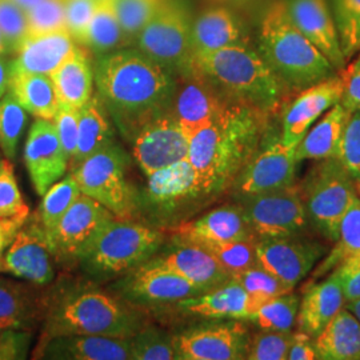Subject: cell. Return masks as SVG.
<instances>
[{
  "mask_svg": "<svg viewBox=\"0 0 360 360\" xmlns=\"http://www.w3.org/2000/svg\"><path fill=\"white\" fill-rule=\"evenodd\" d=\"M94 80L107 111L127 139L151 119L169 111L172 74L138 49L99 55Z\"/></svg>",
  "mask_w": 360,
  "mask_h": 360,
  "instance_id": "cell-1",
  "label": "cell"
},
{
  "mask_svg": "<svg viewBox=\"0 0 360 360\" xmlns=\"http://www.w3.org/2000/svg\"><path fill=\"white\" fill-rule=\"evenodd\" d=\"M269 115L227 103L206 126L190 135L188 160L202 195L229 188L260 148Z\"/></svg>",
  "mask_w": 360,
  "mask_h": 360,
  "instance_id": "cell-2",
  "label": "cell"
},
{
  "mask_svg": "<svg viewBox=\"0 0 360 360\" xmlns=\"http://www.w3.org/2000/svg\"><path fill=\"white\" fill-rule=\"evenodd\" d=\"M191 65L227 102L266 115L279 111L292 95L252 44L196 55Z\"/></svg>",
  "mask_w": 360,
  "mask_h": 360,
  "instance_id": "cell-3",
  "label": "cell"
},
{
  "mask_svg": "<svg viewBox=\"0 0 360 360\" xmlns=\"http://www.w3.org/2000/svg\"><path fill=\"white\" fill-rule=\"evenodd\" d=\"M257 50L294 95L338 74L334 65L292 23L283 0L272 1L263 13Z\"/></svg>",
  "mask_w": 360,
  "mask_h": 360,
  "instance_id": "cell-4",
  "label": "cell"
},
{
  "mask_svg": "<svg viewBox=\"0 0 360 360\" xmlns=\"http://www.w3.org/2000/svg\"><path fill=\"white\" fill-rule=\"evenodd\" d=\"M49 327L50 336L79 334L132 338L142 328V323L134 309L112 296L87 291L68 299L56 309Z\"/></svg>",
  "mask_w": 360,
  "mask_h": 360,
  "instance_id": "cell-5",
  "label": "cell"
},
{
  "mask_svg": "<svg viewBox=\"0 0 360 360\" xmlns=\"http://www.w3.org/2000/svg\"><path fill=\"white\" fill-rule=\"evenodd\" d=\"M300 195L309 221L330 242H336L339 224L355 198V179L336 158L321 159L304 180Z\"/></svg>",
  "mask_w": 360,
  "mask_h": 360,
  "instance_id": "cell-6",
  "label": "cell"
},
{
  "mask_svg": "<svg viewBox=\"0 0 360 360\" xmlns=\"http://www.w3.org/2000/svg\"><path fill=\"white\" fill-rule=\"evenodd\" d=\"M160 232L129 220H111L80 259L96 274L115 275L144 264L162 245Z\"/></svg>",
  "mask_w": 360,
  "mask_h": 360,
  "instance_id": "cell-7",
  "label": "cell"
},
{
  "mask_svg": "<svg viewBox=\"0 0 360 360\" xmlns=\"http://www.w3.org/2000/svg\"><path fill=\"white\" fill-rule=\"evenodd\" d=\"M193 23L184 0H162L135 39L136 47L175 77L191 67Z\"/></svg>",
  "mask_w": 360,
  "mask_h": 360,
  "instance_id": "cell-8",
  "label": "cell"
},
{
  "mask_svg": "<svg viewBox=\"0 0 360 360\" xmlns=\"http://www.w3.org/2000/svg\"><path fill=\"white\" fill-rule=\"evenodd\" d=\"M129 156L116 146L84 159L72 169L80 193L110 210L116 218L129 220L136 210V195L127 179Z\"/></svg>",
  "mask_w": 360,
  "mask_h": 360,
  "instance_id": "cell-9",
  "label": "cell"
},
{
  "mask_svg": "<svg viewBox=\"0 0 360 360\" xmlns=\"http://www.w3.org/2000/svg\"><path fill=\"white\" fill-rule=\"evenodd\" d=\"M240 207L257 239L297 236L309 224L300 190L295 184L240 196Z\"/></svg>",
  "mask_w": 360,
  "mask_h": 360,
  "instance_id": "cell-10",
  "label": "cell"
},
{
  "mask_svg": "<svg viewBox=\"0 0 360 360\" xmlns=\"http://www.w3.org/2000/svg\"><path fill=\"white\" fill-rule=\"evenodd\" d=\"M52 248L39 212L30 215L0 260V271L31 283H50L55 275Z\"/></svg>",
  "mask_w": 360,
  "mask_h": 360,
  "instance_id": "cell-11",
  "label": "cell"
},
{
  "mask_svg": "<svg viewBox=\"0 0 360 360\" xmlns=\"http://www.w3.org/2000/svg\"><path fill=\"white\" fill-rule=\"evenodd\" d=\"M131 141L135 160L147 176L188 158L190 138L169 111L147 122Z\"/></svg>",
  "mask_w": 360,
  "mask_h": 360,
  "instance_id": "cell-12",
  "label": "cell"
},
{
  "mask_svg": "<svg viewBox=\"0 0 360 360\" xmlns=\"http://www.w3.org/2000/svg\"><path fill=\"white\" fill-rule=\"evenodd\" d=\"M115 215L90 196L80 193L74 205L47 232L55 257H79Z\"/></svg>",
  "mask_w": 360,
  "mask_h": 360,
  "instance_id": "cell-13",
  "label": "cell"
},
{
  "mask_svg": "<svg viewBox=\"0 0 360 360\" xmlns=\"http://www.w3.org/2000/svg\"><path fill=\"white\" fill-rule=\"evenodd\" d=\"M227 103L230 102L193 65L174 77L169 112L175 116L188 138L211 122Z\"/></svg>",
  "mask_w": 360,
  "mask_h": 360,
  "instance_id": "cell-14",
  "label": "cell"
},
{
  "mask_svg": "<svg viewBox=\"0 0 360 360\" xmlns=\"http://www.w3.org/2000/svg\"><path fill=\"white\" fill-rule=\"evenodd\" d=\"M250 335L238 322L210 324L196 327L175 336L179 359L240 360L247 359Z\"/></svg>",
  "mask_w": 360,
  "mask_h": 360,
  "instance_id": "cell-15",
  "label": "cell"
},
{
  "mask_svg": "<svg viewBox=\"0 0 360 360\" xmlns=\"http://www.w3.org/2000/svg\"><path fill=\"white\" fill-rule=\"evenodd\" d=\"M343 87V77L338 72L295 94V98L285 105L282 116L281 141L284 146L296 148L315 122L340 102Z\"/></svg>",
  "mask_w": 360,
  "mask_h": 360,
  "instance_id": "cell-16",
  "label": "cell"
},
{
  "mask_svg": "<svg viewBox=\"0 0 360 360\" xmlns=\"http://www.w3.org/2000/svg\"><path fill=\"white\" fill-rule=\"evenodd\" d=\"M296 165L295 148L284 146L279 138L257 150L232 186L239 196L290 187L295 181Z\"/></svg>",
  "mask_w": 360,
  "mask_h": 360,
  "instance_id": "cell-17",
  "label": "cell"
},
{
  "mask_svg": "<svg viewBox=\"0 0 360 360\" xmlns=\"http://www.w3.org/2000/svg\"><path fill=\"white\" fill-rule=\"evenodd\" d=\"M25 163L32 186L40 196L65 176L68 158L52 120L37 119L31 126L25 147Z\"/></svg>",
  "mask_w": 360,
  "mask_h": 360,
  "instance_id": "cell-18",
  "label": "cell"
},
{
  "mask_svg": "<svg viewBox=\"0 0 360 360\" xmlns=\"http://www.w3.org/2000/svg\"><path fill=\"white\" fill-rule=\"evenodd\" d=\"M322 255L321 245L299 240L296 236L257 240V266L292 288L307 276Z\"/></svg>",
  "mask_w": 360,
  "mask_h": 360,
  "instance_id": "cell-19",
  "label": "cell"
},
{
  "mask_svg": "<svg viewBox=\"0 0 360 360\" xmlns=\"http://www.w3.org/2000/svg\"><path fill=\"white\" fill-rule=\"evenodd\" d=\"M292 23L322 52L339 72L347 60L340 49L338 30L328 0H283Z\"/></svg>",
  "mask_w": 360,
  "mask_h": 360,
  "instance_id": "cell-20",
  "label": "cell"
},
{
  "mask_svg": "<svg viewBox=\"0 0 360 360\" xmlns=\"http://www.w3.org/2000/svg\"><path fill=\"white\" fill-rule=\"evenodd\" d=\"M34 358L59 360H127L131 338L62 334L46 338Z\"/></svg>",
  "mask_w": 360,
  "mask_h": 360,
  "instance_id": "cell-21",
  "label": "cell"
},
{
  "mask_svg": "<svg viewBox=\"0 0 360 360\" xmlns=\"http://www.w3.org/2000/svg\"><path fill=\"white\" fill-rule=\"evenodd\" d=\"M239 44H251L245 22L227 6H215L200 13L193 23V56Z\"/></svg>",
  "mask_w": 360,
  "mask_h": 360,
  "instance_id": "cell-22",
  "label": "cell"
},
{
  "mask_svg": "<svg viewBox=\"0 0 360 360\" xmlns=\"http://www.w3.org/2000/svg\"><path fill=\"white\" fill-rule=\"evenodd\" d=\"M176 232L180 242L196 245L257 239L240 206L215 208L200 218L180 224Z\"/></svg>",
  "mask_w": 360,
  "mask_h": 360,
  "instance_id": "cell-23",
  "label": "cell"
},
{
  "mask_svg": "<svg viewBox=\"0 0 360 360\" xmlns=\"http://www.w3.org/2000/svg\"><path fill=\"white\" fill-rule=\"evenodd\" d=\"M126 292L143 303L166 304L180 303L205 291L178 274L148 262L139 266V270L127 281Z\"/></svg>",
  "mask_w": 360,
  "mask_h": 360,
  "instance_id": "cell-24",
  "label": "cell"
},
{
  "mask_svg": "<svg viewBox=\"0 0 360 360\" xmlns=\"http://www.w3.org/2000/svg\"><path fill=\"white\" fill-rule=\"evenodd\" d=\"M150 263L178 274L205 292L231 279V275L219 266L208 251L195 243L181 242L176 250Z\"/></svg>",
  "mask_w": 360,
  "mask_h": 360,
  "instance_id": "cell-25",
  "label": "cell"
},
{
  "mask_svg": "<svg viewBox=\"0 0 360 360\" xmlns=\"http://www.w3.org/2000/svg\"><path fill=\"white\" fill-rule=\"evenodd\" d=\"M77 41L68 31H58L46 35L28 37L15 52L10 62V71L51 75L74 51Z\"/></svg>",
  "mask_w": 360,
  "mask_h": 360,
  "instance_id": "cell-26",
  "label": "cell"
},
{
  "mask_svg": "<svg viewBox=\"0 0 360 360\" xmlns=\"http://www.w3.org/2000/svg\"><path fill=\"white\" fill-rule=\"evenodd\" d=\"M180 306L193 315L232 319H251L257 309L245 288L232 278L217 288L180 302Z\"/></svg>",
  "mask_w": 360,
  "mask_h": 360,
  "instance_id": "cell-27",
  "label": "cell"
},
{
  "mask_svg": "<svg viewBox=\"0 0 360 360\" xmlns=\"http://www.w3.org/2000/svg\"><path fill=\"white\" fill-rule=\"evenodd\" d=\"M345 304L342 285L333 272L328 279L309 287L300 300L296 318L299 331L314 339Z\"/></svg>",
  "mask_w": 360,
  "mask_h": 360,
  "instance_id": "cell-28",
  "label": "cell"
},
{
  "mask_svg": "<svg viewBox=\"0 0 360 360\" xmlns=\"http://www.w3.org/2000/svg\"><path fill=\"white\" fill-rule=\"evenodd\" d=\"M50 77L62 107L80 110L94 94V68L89 53L79 46Z\"/></svg>",
  "mask_w": 360,
  "mask_h": 360,
  "instance_id": "cell-29",
  "label": "cell"
},
{
  "mask_svg": "<svg viewBox=\"0 0 360 360\" xmlns=\"http://www.w3.org/2000/svg\"><path fill=\"white\" fill-rule=\"evenodd\" d=\"M198 195L202 193L188 158L148 176L147 198L153 205L174 208Z\"/></svg>",
  "mask_w": 360,
  "mask_h": 360,
  "instance_id": "cell-30",
  "label": "cell"
},
{
  "mask_svg": "<svg viewBox=\"0 0 360 360\" xmlns=\"http://www.w3.org/2000/svg\"><path fill=\"white\" fill-rule=\"evenodd\" d=\"M318 359L360 360V323L346 307L314 338Z\"/></svg>",
  "mask_w": 360,
  "mask_h": 360,
  "instance_id": "cell-31",
  "label": "cell"
},
{
  "mask_svg": "<svg viewBox=\"0 0 360 360\" xmlns=\"http://www.w3.org/2000/svg\"><path fill=\"white\" fill-rule=\"evenodd\" d=\"M8 92L28 114L37 119L53 120L60 107L49 75L10 71Z\"/></svg>",
  "mask_w": 360,
  "mask_h": 360,
  "instance_id": "cell-32",
  "label": "cell"
},
{
  "mask_svg": "<svg viewBox=\"0 0 360 360\" xmlns=\"http://www.w3.org/2000/svg\"><path fill=\"white\" fill-rule=\"evenodd\" d=\"M77 131V153L70 163L71 169L114 143L108 111L98 92L92 94L90 101L79 110Z\"/></svg>",
  "mask_w": 360,
  "mask_h": 360,
  "instance_id": "cell-33",
  "label": "cell"
},
{
  "mask_svg": "<svg viewBox=\"0 0 360 360\" xmlns=\"http://www.w3.org/2000/svg\"><path fill=\"white\" fill-rule=\"evenodd\" d=\"M349 114L351 112H348L340 103L331 107L296 146L297 163L306 159L321 160L327 158H336L342 134Z\"/></svg>",
  "mask_w": 360,
  "mask_h": 360,
  "instance_id": "cell-34",
  "label": "cell"
},
{
  "mask_svg": "<svg viewBox=\"0 0 360 360\" xmlns=\"http://www.w3.org/2000/svg\"><path fill=\"white\" fill-rule=\"evenodd\" d=\"M131 40L119 25L110 0H99L82 47H87L98 56L126 49Z\"/></svg>",
  "mask_w": 360,
  "mask_h": 360,
  "instance_id": "cell-35",
  "label": "cell"
},
{
  "mask_svg": "<svg viewBox=\"0 0 360 360\" xmlns=\"http://www.w3.org/2000/svg\"><path fill=\"white\" fill-rule=\"evenodd\" d=\"M37 314L38 303L27 285L0 279V330H26Z\"/></svg>",
  "mask_w": 360,
  "mask_h": 360,
  "instance_id": "cell-36",
  "label": "cell"
},
{
  "mask_svg": "<svg viewBox=\"0 0 360 360\" xmlns=\"http://www.w3.org/2000/svg\"><path fill=\"white\" fill-rule=\"evenodd\" d=\"M360 257V198L356 196L352 205L339 224V235L336 240V247L331 255L316 271V276L323 275L331 269H336L340 263L348 259Z\"/></svg>",
  "mask_w": 360,
  "mask_h": 360,
  "instance_id": "cell-37",
  "label": "cell"
},
{
  "mask_svg": "<svg viewBox=\"0 0 360 360\" xmlns=\"http://www.w3.org/2000/svg\"><path fill=\"white\" fill-rule=\"evenodd\" d=\"M300 297L291 292L271 297L263 302L252 315L251 321L262 330L291 331L295 326Z\"/></svg>",
  "mask_w": 360,
  "mask_h": 360,
  "instance_id": "cell-38",
  "label": "cell"
},
{
  "mask_svg": "<svg viewBox=\"0 0 360 360\" xmlns=\"http://www.w3.org/2000/svg\"><path fill=\"white\" fill-rule=\"evenodd\" d=\"M257 240L248 239L221 243H200L198 245L208 251L218 262L219 266L229 272L232 278L236 274L257 266Z\"/></svg>",
  "mask_w": 360,
  "mask_h": 360,
  "instance_id": "cell-39",
  "label": "cell"
},
{
  "mask_svg": "<svg viewBox=\"0 0 360 360\" xmlns=\"http://www.w3.org/2000/svg\"><path fill=\"white\" fill-rule=\"evenodd\" d=\"M80 193V188L72 174L52 184L49 191L43 195V202L39 210V217L46 231L53 229V226L65 215V211L74 205Z\"/></svg>",
  "mask_w": 360,
  "mask_h": 360,
  "instance_id": "cell-40",
  "label": "cell"
},
{
  "mask_svg": "<svg viewBox=\"0 0 360 360\" xmlns=\"http://www.w3.org/2000/svg\"><path fill=\"white\" fill-rule=\"evenodd\" d=\"M333 15L340 49L348 62L360 51V0H333Z\"/></svg>",
  "mask_w": 360,
  "mask_h": 360,
  "instance_id": "cell-41",
  "label": "cell"
},
{
  "mask_svg": "<svg viewBox=\"0 0 360 360\" xmlns=\"http://www.w3.org/2000/svg\"><path fill=\"white\" fill-rule=\"evenodd\" d=\"M26 124V110L7 92L0 98V150L7 159L15 158Z\"/></svg>",
  "mask_w": 360,
  "mask_h": 360,
  "instance_id": "cell-42",
  "label": "cell"
},
{
  "mask_svg": "<svg viewBox=\"0 0 360 360\" xmlns=\"http://www.w3.org/2000/svg\"><path fill=\"white\" fill-rule=\"evenodd\" d=\"M131 356L135 360L179 359L175 338L155 327H142L131 338Z\"/></svg>",
  "mask_w": 360,
  "mask_h": 360,
  "instance_id": "cell-43",
  "label": "cell"
},
{
  "mask_svg": "<svg viewBox=\"0 0 360 360\" xmlns=\"http://www.w3.org/2000/svg\"><path fill=\"white\" fill-rule=\"evenodd\" d=\"M233 281L240 284L250 297L259 306L275 296L283 295L294 291L292 287L284 284L282 281L271 275L270 272L263 270L260 266L251 267L240 274L232 276Z\"/></svg>",
  "mask_w": 360,
  "mask_h": 360,
  "instance_id": "cell-44",
  "label": "cell"
},
{
  "mask_svg": "<svg viewBox=\"0 0 360 360\" xmlns=\"http://www.w3.org/2000/svg\"><path fill=\"white\" fill-rule=\"evenodd\" d=\"M110 3L119 25L132 43L150 22L162 0H110Z\"/></svg>",
  "mask_w": 360,
  "mask_h": 360,
  "instance_id": "cell-45",
  "label": "cell"
},
{
  "mask_svg": "<svg viewBox=\"0 0 360 360\" xmlns=\"http://www.w3.org/2000/svg\"><path fill=\"white\" fill-rule=\"evenodd\" d=\"M28 37L67 31L65 0H41L26 11Z\"/></svg>",
  "mask_w": 360,
  "mask_h": 360,
  "instance_id": "cell-46",
  "label": "cell"
},
{
  "mask_svg": "<svg viewBox=\"0 0 360 360\" xmlns=\"http://www.w3.org/2000/svg\"><path fill=\"white\" fill-rule=\"evenodd\" d=\"M30 208L25 203L13 174V165L4 159L0 167V218H28Z\"/></svg>",
  "mask_w": 360,
  "mask_h": 360,
  "instance_id": "cell-47",
  "label": "cell"
},
{
  "mask_svg": "<svg viewBox=\"0 0 360 360\" xmlns=\"http://www.w3.org/2000/svg\"><path fill=\"white\" fill-rule=\"evenodd\" d=\"M292 331H267L250 339L247 359L285 360L292 342Z\"/></svg>",
  "mask_w": 360,
  "mask_h": 360,
  "instance_id": "cell-48",
  "label": "cell"
},
{
  "mask_svg": "<svg viewBox=\"0 0 360 360\" xmlns=\"http://www.w3.org/2000/svg\"><path fill=\"white\" fill-rule=\"evenodd\" d=\"M336 159L354 179H360V110L348 116Z\"/></svg>",
  "mask_w": 360,
  "mask_h": 360,
  "instance_id": "cell-49",
  "label": "cell"
},
{
  "mask_svg": "<svg viewBox=\"0 0 360 360\" xmlns=\"http://www.w3.org/2000/svg\"><path fill=\"white\" fill-rule=\"evenodd\" d=\"M0 32L10 53H15L28 38L26 13L13 0H0Z\"/></svg>",
  "mask_w": 360,
  "mask_h": 360,
  "instance_id": "cell-50",
  "label": "cell"
},
{
  "mask_svg": "<svg viewBox=\"0 0 360 360\" xmlns=\"http://www.w3.org/2000/svg\"><path fill=\"white\" fill-rule=\"evenodd\" d=\"M99 0H65V27L82 46Z\"/></svg>",
  "mask_w": 360,
  "mask_h": 360,
  "instance_id": "cell-51",
  "label": "cell"
},
{
  "mask_svg": "<svg viewBox=\"0 0 360 360\" xmlns=\"http://www.w3.org/2000/svg\"><path fill=\"white\" fill-rule=\"evenodd\" d=\"M58 131L59 141L68 158V162L74 159L77 146V122H79V110L71 107H59L58 114L52 120Z\"/></svg>",
  "mask_w": 360,
  "mask_h": 360,
  "instance_id": "cell-52",
  "label": "cell"
},
{
  "mask_svg": "<svg viewBox=\"0 0 360 360\" xmlns=\"http://www.w3.org/2000/svg\"><path fill=\"white\" fill-rule=\"evenodd\" d=\"M31 334L25 330L7 328L0 334V360L26 359Z\"/></svg>",
  "mask_w": 360,
  "mask_h": 360,
  "instance_id": "cell-53",
  "label": "cell"
},
{
  "mask_svg": "<svg viewBox=\"0 0 360 360\" xmlns=\"http://www.w3.org/2000/svg\"><path fill=\"white\" fill-rule=\"evenodd\" d=\"M343 77V94L339 103L342 104L348 112L360 110V55L351 65H346L339 71Z\"/></svg>",
  "mask_w": 360,
  "mask_h": 360,
  "instance_id": "cell-54",
  "label": "cell"
},
{
  "mask_svg": "<svg viewBox=\"0 0 360 360\" xmlns=\"http://www.w3.org/2000/svg\"><path fill=\"white\" fill-rule=\"evenodd\" d=\"M334 272L342 285L345 302L348 303L360 299V257L345 260Z\"/></svg>",
  "mask_w": 360,
  "mask_h": 360,
  "instance_id": "cell-55",
  "label": "cell"
},
{
  "mask_svg": "<svg viewBox=\"0 0 360 360\" xmlns=\"http://www.w3.org/2000/svg\"><path fill=\"white\" fill-rule=\"evenodd\" d=\"M288 360H314L318 359L316 351L314 347V339L304 333L297 331L292 335V342L287 354Z\"/></svg>",
  "mask_w": 360,
  "mask_h": 360,
  "instance_id": "cell-56",
  "label": "cell"
},
{
  "mask_svg": "<svg viewBox=\"0 0 360 360\" xmlns=\"http://www.w3.org/2000/svg\"><path fill=\"white\" fill-rule=\"evenodd\" d=\"M27 218H0V260Z\"/></svg>",
  "mask_w": 360,
  "mask_h": 360,
  "instance_id": "cell-57",
  "label": "cell"
},
{
  "mask_svg": "<svg viewBox=\"0 0 360 360\" xmlns=\"http://www.w3.org/2000/svg\"><path fill=\"white\" fill-rule=\"evenodd\" d=\"M8 82H10V63L3 56H0V98L7 94Z\"/></svg>",
  "mask_w": 360,
  "mask_h": 360,
  "instance_id": "cell-58",
  "label": "cell"
},
{
  "mask_svg": "<svg viewBox=\"0 0 360 360\" xmlns=\"http://www.w3.org/2000/svg\"><path fill=\"white\" fill-rule=\"evenodd\" d=\"M215 3L221 4V6H232V7H245V6H250L252 4L254 1L257 0H214Z\"/></svg>",
  "mask_w": 360,
  "mask_h": 360,
  "instance_id": "cell-59",
  "label": "cell"
},
{
  "mask_svg": "<svg viewBox=\"0 0 360 360\" xmlns=\"http://www.w3.org/2000/svg\"><path fill=\"white\" fill-rule=\"evenodd\" d=\"M13 3H16L25 13L31 10L32 7H35L41 0H13Z\"/></svg>",
  "mask_w": 360,
  "mask_h": 360,
  "instance_id": "cell-60",
  "label": "cell"
},
{
  "mask_svg": "<svg viewBox=\"0 0 360 360\" xmlns=\"http://www.w3.org/2000/svg\"><path fill=\"white\" fill-rule=\"evenodd\" d=\"M345 307H346L348 311H351L360 323V299H356V300H354V302H348V303L345 304Z\"/></svg>",
  "mask_w": 360,
  "mask_h": 360,
  "instance_id": "cell-61",
  "label": "cell"
},
{
  "mask_svg": "<svg viewBox=\"0 0 360 360\" xmlns=\"http://www.w3.org/2000/svg\"><path fill=\"white\" fill-rule=\"evenodd\" d=\"M8 53H10L8 46H7L6 40L3 38L1 32H0V56H6V55H8Z\"/></svg>",
  "mask_w": 360,
  "mask_h": 360,
  "instance_id": "cell-62",
  "label": "cell"
},
{
  "mask_svg": "<svg viewBox=\"0 0 360 360\" xmlns=\"http://www.w3.org/2000/svg\"><path fill=\"white\" fill-rule=\"evenodd\" d=\"M355 188H356V193L360 198V179H355Z\"/></svg>",
  "mask_w": 360,
  "mask_h": 360,
  "instance_id": "cell-63",
  "label": "cell"
},
{
  "mask_svg": "<svg viewBox=\"0 0 360 360\" xmlns=\"http://www.w3.org/2000/svg\"><path fill=\"white\" fill-rule=\"evenodd\" d=\"M4 155H3V153H1V150H0V167H1V163H3V160H4Z\"/></svg>",
  "mask_w": 360,
  "mask_h": 360,
  "instance_id": "cell-64",
  "label": "cell"
}]
</instances>
